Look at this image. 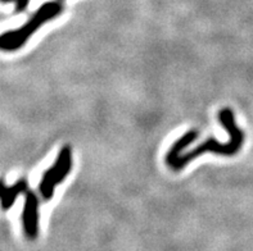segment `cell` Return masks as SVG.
<instances>
[{"mask_svg":"<svg viewBox=\"0 0 253 251\" xmlns=\"http://www.w3.org/2000/svg\"><path fill=\"white\" fill-rule=\"evenodd\" d=\"M218 122L229 134V140L226 143H220L216 139L211 137L209 140L203 141L198 146L194 147L188 153H183L176 156H165V162L167 167L173 172H179L185 168L190 162L199 158L205 153H213L221 156H234L237 155L243 147L244 143V131L238 127L235 121L234 111L229 108H224L218 111Z\"/></svg>","mask_w":253,"mask_h":251,"instance_id":"1","label":"cell"},{"mask_svg":"<svg viewBox=\"0 0 253 251\" xmlns=\"http://www.w3.org/2000/svg\"><path fill=\"white\" fill-rule=\"evenodd\" d=\"M62 9H63V6L59 1H49V3L42 4L30 17V19L25 25L21 26L19 29L10 30V31H6L0 35V51L10 53V51H16L23 48L30 40V37L42 25L59 16Z\"/></svg>","mask_w":253,"mask_h":251,"instance_id":"2","label":"cell"},{"mask_svg":"<svg viewBox=\"0 0 253 251\" xmlns=\"http://www.w3.org/2000/svg\"><path fill=\"white\" fill-rule=\"evenodd\" d=\"M71 169H72V149L70 145H64L59 150L54 164L44 172L42 181L39 183V192L45 201H49L53 197L55 187L67 178Z\"/></svg>","mask_w":253,"mask_h":251,"instance_id":"3","label":"cell"},{"mask_svg":"<svg viewBox=\"0 0 253 251\" xmlns=\"http://www.w3.org/2000/svg\"><path fill=\"white\" fill-rule=\"evenodd\" d=\"M21 219H22V229L26 239L35 241L40 231V208H39V196H36L35 192L31 190L25 194Z\"/></svg>","mask_w":253,"mask_h":251,"instance_id":"4","label":"cell"},{"mask_svg":"<svg viewBox=\"0 0 253 251\" xmlns=\"http://www.w3.org/2000/svg\"><path fill=\"white\" fill-rule=\"evenodd\" d=\"M27 191H29V182L23 179V178L14 182L12 186H8L4 191L3 196L0 197V208H1V210H4V212L9 210L13 207V204L16 203L19 195L26 194Z\"/></svg>","mask_w":253,"mask_h":251,"instance_id":"5","label":"cell"},{"mask_svg":"<svg viewBox=\"0 0 253 251\" xmlns=\"http://www.w3.org/2000/svg\"><path fill=\"white\" fill-rule=\"evenodd\" d=\"M30 0H17L16 1V13H22L27 9Z\"/></svg>","mask_w":253,"mask_h":251,"instance_id":"6","label":"cell"},{"mask_svg":"<svg viewBox=\"0 0 253 251\" xmlns=\"http://www.w3.org/2000/svg\"><path fill=\"white\" fill-rule=\"evenodd\" d=\"M6 187H8V186H6L5 181H4L3 178H0V197L3 196L4 191H5Z\"/></svg>","mask_w":253,"mask_h":251,"instance_id":"7","label":"cell"},{"mask_svg":"<svg viewBox=\"0 0 253 251\" xmlns=\"http://www.w3.org/2000/svg\"><path fill=\"white\" fill-rule=\"evenodd\" d=\"M12 1H14V3H16L17 0H0V3H12Z\"/></svg>","mask_w":253,"mask_h":251,"instance_id":"8","label":"cell"}]
</instances>
